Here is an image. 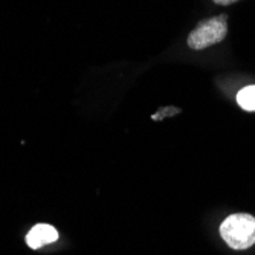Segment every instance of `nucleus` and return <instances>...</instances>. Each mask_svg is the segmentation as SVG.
Wrapping results in <instances>:
<instances>
[{
    "label": "nucleus",
    "mask_w": 255,
    "mask_h": 255,
    "mask_svg": "<svg viewBox=\"0 0 255 255\" xmlns=\"http://www.w3.org/2000/svg\"><path fill=\"white\" fill-rule=\"evenodd\" d=\"M220 237L234 251H245L255 245V217L248 213L228 216L220 228Z\"/></svg>",
    "instance_id": "obj_1"
},
{
    "label": "nucleus",
    "mask_w": 255,
    "mask_h": 255,
    "mask_svg": "<svg viewBox=\"0 0 255 255\" xmlns=\"http://www.w3.org/2000/svg\"><path fill=\"white\" fill-rule=\"evenodd\" d=\"M228 34V15L222 14L202 20L188 35V46L194 51L206 49L213 44L220 43Z\"/></svg>",
    "instance_id": "obj_2"
},
{
    "label": "nucleus",
    "mask_w": 255,
    "mask_h": 255,
    "mask_svg": "<svg viewBox=\"0 0 255 255\" xmlns=\"http://www.w3.org/2000/svg\"><path fill=\"white\" fill-rule=\"evenodd\" d=\"M58 240V231L48 223H38L26 234V245L31 249H40Z\"/></svg>",
    "instance_id": "obj_3"
},
{
    "label": "nucleus",
    "mask_w": 255,
    "mask_h": 255,
    "mask_svg": "<svg viewBox=\"0 0 255 255\" xmlns=\"http://www.w3.org/2000/svg\"><path fill=\"white\" fill-rule=\"evenodd\" d=\"M239 106L246 112H255V86H246L237 94Z\"/></svg>",
    "instance_id": "obj_4"
},
{
    "label": "nucleus",
    "mask_w": 255,
    "mask_h": 255,
    "mask_svg": "<svg viewBox=\"0 0 255 255\" xmlns=\"http://www.w3.org/2000/svg\"><path fill=\"white\" fill-rule=\"evenodd\" d=\"M236 2H239V0H214V3H217V5H222V6L233 5V3H236Z\"/></svg>",
    "instance_id": "obj_5"
}]
</instances>
